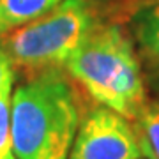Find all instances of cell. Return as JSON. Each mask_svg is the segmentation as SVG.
Segmentation results:
<instances>
[{
	"instance_id": "cell-1",
	"label": "cell",
	"mask_w": 159,
	"mask_h": 159,
	"mask_svg": "<svg viewBox=\"0 0 159 159\" xmlns=\"http://www.w3.org/2000/svg\"><path fill=\"white\" fill-rule=\"evenodd\" d=\"M81 113L62 69L30 76L11 99V131L16 159H67Z\"/></svg>"
},
{
	"instance_id": "cell-2",
	"label": "cell",
	"mask_w": 159,
	"mask_h": 159,
	"mask_svg": "<svg viewBox=\"0 0 159 159\" xmlns=\"http://www.w3.org/2000/svg\"><path fill=\"white\" fill-rule=\"evenodd\" d=\"M97 102L129 120L147 106V87L133 39L117 23H97L66 64Z\"/></svg>"
},
{
	"instance_id": "cell-3",
	"label": "cell",
	"mask_w": 159,
	"mask_h": 159,
	"mask_svg": "<svg viewBox=\"0 0 159 159\" xmlns=\"http://www.w3.org/2000/svg\"><path fill=\"white\" fill-rule=\"evenodd\" d=\"M97 23L94 0H62L41 18L0 35V48L12 67L30 76L64 69Z\"/></svg>"
},
{
	"instance_id": "cell-4",
	"label": "cell",
	"mask_w": 159,
	"mask_h": 159,
	"mask_svg": "<svg viewBox=\"0 0 159 159\" xmlns=\"http://www.w3.org/2000/svg\"><path fill=\"white\" fill-rule=\"evenodd\" d=\"M143 157L134 125L106 106H96L81 119L67 159Z\"/></svg>"
},
{
	"instance_id": "cell-5",
	"label": "cell",
	"mask_w": 159,
	"mask_h": 159,
	"mask_svg": "<svg viewBox=\"0 0 159 159\" xmlns=\"http://www.w3.org/2000/svg\"><path fill=\"white\" fill-rule=\"evenodd\" d=\"M131 29L142 55L159 73V0L148 2L133 14Z\"/></svg>"
},
{
	"instance_id": "cell-6",
	"label": "cell",
	"mask_w": 159,
	"mask_h": 159,
	"mask_svg": "<svg viewBox=\"0 0 159 159\" xmlns=\"http://www.w3.org/2000/svg\"><path fill=\"white\" fill-rule=\"evenodd\" d=\"M62 0H0V35L50 12Z\"/></svg>"
},
{
	"instance_id": "cell-7",
	"label": "cell",
	"mask_w": 159,
	"mask_h": 159,
	"mask_svg": "<svg viewBox=\"0 0 159 159\" xmlns=\"http://www.w3.org/2000/svg\"><path fill=\"white\" fill-rule=\"evenodd\" d=\"M133 122L142 156L145 159H159V101L147 102Z\"/></svg>"
},
{
	"instance_id": "cell-8",
	"label": "cell",
	"mask_w": 159,
	"mask_h": 159,
	"mask_svg": "<svg viewBox=\"0 0 159 159\" xmlns=\"http://www.w3.org/2000/svg\"><path fill=\"white\" fill-rule=\"evenodd\" d=\"M12 83H14V80H9L0 89V159H16L11 131Z\"/></svg>"
},
{
	"instance_id": "cell-9",
	"label": "cell",
	"mask_w": 159,
	"mask_h": 159,
	"mask_svg": "<svg viewBox=\"0 0 159 159\" xmlns=\"http://www.w3.org/2000/svg\"><path fill=\"white\" fill-rule=\"evenodd\" d=\"M9 80H14V67H12L6 51L0 48V89L6 85Z\"/></svg>"
},
{
	"instance_id": "cell-10",
	"label": "cell",
	"mask_w": 159,
	"mask_h": 159,
	"mask_svg": "<svg viewBox=\"0 0 159 159\" xmlns=\"http://www.w3.org/2000/svg\"><path fill=\"white\" fill-rule=\"evenodd\" d=\"M140 159H145V157H140Z\"/></svg>"
}]
</instances>
